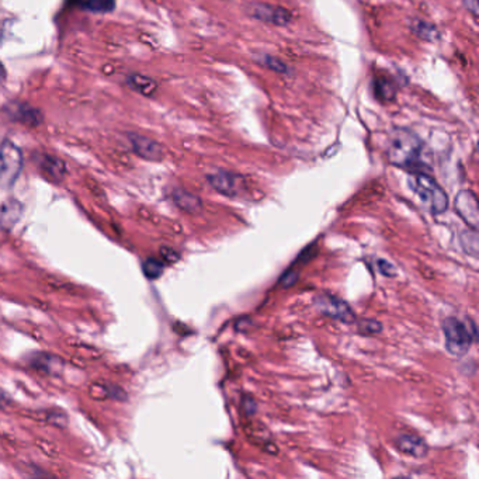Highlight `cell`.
Listing matches in <instances>:
<instances>
[{
  "mask_svg": "<svg viewBox=\"0 0 479 479\" xmlns=\"http://www.w3.org/2000/svg\"><path fill=\"white\" fill-rule=\"evenodd\" d=\"M411 189L435 214H443L444 211H447L448 197L433 177L424 173L413 174L411 177Z\"/></svg>",
  "mask_w": 479,
  "mask_h": 479,
  "instance_id": "3957f363",
  "label": "cell"
},
{
  "mask_svg": "<svg viewBox=\"0 0 479 479\" xmlns=\"http://www.w3.org/2000/svg\"><path fill=\"white\" fill-rule=\"evenodd\" d=\"M173 201L179 208L187 212H198L203 207L200 197L184 190H176L173 193Z\"/></svg>",
  "mask_w": 479,
  "mask_h": 479,
  "instance_id": "4fadbf2b",
  "label": "cell"
},
{
  "mask_svg": "<svg viewBox=\"0 0 479 479\" xmlns=\"http://www.w3.org/2000/svg\"><path fill=\"white\" fill-rule=\"evenodd\" d=\"M447 350L454 356H464L478 337L476 326L472 321L461 322L457 318H447L443 322Z\"/></svg>",
  "mask_w": 479,
  "mask_h": 479,
  "instance_id": "7a4b0ae2",
  "label": "cell"
},
{
  "mask_svg": "<svg viewBox=\"0 0 479 479\" xmlns=\"http://www.w3.org/2000/svg\"><path fill=\"white\" fill-rule=\"evenodd\" d=\"M464 8L474 16H478V0H464Z\"/></svg>",
  "mask_w": 479,
  "mask_h": 479,
  "instance_id": "d4e9b609",
  "label": "cell"
},
{
  "mask_svg": "<svg viewBox=\"0 0 479 479\" xmlns=\"http://www.w3.org/2000/svg\"><path fill=\"white\" fill-rule=\"evenodd\" d=\"M20 116V120L23 122H27V124H38V112L34 110V109H30L29 105H21V109L20 112L17 113Z\"/></svg>",
  "mask_w": 479,
  "mask_h": 479,
  "instance_id": "44dd1931",
  "label": "cell"
},
{
  "mask_svg": "<svg viewBox=\"0 0 479 479\" xmlns=\"http://www.w3.org/2000/svg\"><path fill=\"white\" fill-rule=\"evenodd\" d=\"M144 273H145V276L148 279L155 280V279H157L159 276L164 273V264L159 260H156V259H148L144 263Z\"/></svg>",
  "mask_w": 479,
  "mask_h": 479,
  "instance_id": "ffe728a7",
  "label": "cell"
},
{
  "mask_svg": "<svg viewBox=\"0 0 479 479\" xmlns=\"http://www.w3.org/2000/svg\"><path fill=\"white\" fill-rule=\"evenodd\" d=\"M21 217V204L18 201H8L0 208V225L10 229Z\"/></svg>",
  "mask_w": 479,
  "mask_h": 479,
  "instance_id": "7c38bea8",
  "label": "cell"
},
{
  "mask_svg": "<svg viewBox=\"0 0 479 479\" xmlns=\"http://www.w3.org/2000/svg\"><path fill=\"white\" fill-rule=\"evenodd\" d=\"M9 398H8V395L2 391V389H0V409H3V408H6L8 405H9Z\"/></svg>",
  "mask_w": 479,
  "mask_h": 479,
  "instance_id": "83f0119b",
  "label": "cell"
},
{
  "mask_svg": "<svg viewBox=\"0 0 479 479\" xmlns=\"http://www.w3.org/2000/svg\"><path fill=\"white\" fill-rule=\"evenodd\" d=\"M395 86L388 79H377L376 81V94L381 101H391L395 99Z\"/></svg>",
  "mask_w": 479,
  "mask_h": 479,
  "instance_id": "d6986e66",
  "label": "cell"
},
{
  "mask_svg": "<svg viewBox=\"0 0 479 479\" xmlns=\"http://www.w3.org/2000/svg\"><path fill=\"white\" fill-rule=\"evenodd\" d=\"M33 365L34 368L48 372V374H54L62 367V361L51 354H37V357H34Z\"/></svg>",
  "mask_w": 479,
  "mask_h": 479,
  "instance_id": "5bb4252c",
  "label": "cell"
},
{
  "mask_svg": "<svg viewBox=\"0 0 479 479\" xmlns=\"http://www.w3.org/2000/svg\"><path fill=\"white\" fill-rule=\"evenodd\" d=\"M315 307L319 312H322L333 319H337V321H341L344 324H352L356 319L350 307L333 296H318L315 298Z\"/></svg>",
  "mask_w": 479,
  "mask_h": 479,
  "instance_id": "5b68a950",
  "label": "cell"
},
{
  "mask_svg": "<svg viewBox=\"0 0 479 479\" xmlns=\"http://www.w3.org/2000/svg\"><path fill=\"white\" fill-rule=\"evenodd\" d=\"M461 246L465 253H468L472 257H478L479 255V237L476 229L465 231L461 235Z\"/></svg>",
  "mask_w": 479,
  "mask_h": 479,
  "instance_id": "e0dca14e",
  "label": "cell"
},
{
  "mask_svg": "<svg viewBox=\"0 0 479 479\" xmlns=\"http://www.w3.org/2000/svg\"><path fill=\"white\" fill-rule=\"evenodd\" d=\"M5 79H6V69H5L3 64L0 62V83L5 82Z\"/></svg>",
  "mask_w": 479,
  "mask_h": 479,
  "instance_id": "f1b7e54d",
  "label": "cell"
},
{
  "mask_svg": "<svg viewBox=\"0 0 479 479\" xmlns=\"http://www.w3.org/2000/svg\"><path fill=\"white\" fill-rule=\"evenodd\" d=\"M117 0H68L70 6L92 13H110L114 10Z\"/></svg>",
  "mask_w": 479,
  "mask_h": 479,
  "instance_id": "8fae6325",
  "label": "cell"
},
{
  "mask_svg": "<svg viewBox=\"0 0 479 479\" xmlns=\"http://www.w3.org/2000/svg\"><path fill=\"white\" fill-rule=\"evenodd\" d=\"M162 256H164L168 261H176V260L179 259V255H177L174 250L166 249V248L162 249Z\"/></svg>",
  "mask_w": 479,
  "mask_h": 479,
  "instance_id": "484cf974",
  "label": "cell"
},
{
  "mask_svg": "<svg viewBox=\"0 0 479 479\" xmlns=\"http://www.w3.org/2000/svg\"><path fill=\"white\" fill-rule=\"evenodd\" d=\"M129 140L134 152L142 159H146V161H161L164 157V149L156 141L142 135H131Z\"/></svg>",
  "mask_w": 479,
  "mask_h": 479,
  "instance_id": "ba28073f",
  "label": "cell"
},
{
  "mask_svg": "<svg viewBox=\"0 0 479 479\" xmlns=\"http://www.w3.org/2000/svg\"><path fill=\"white\" fill-rule=\"evenodd\" d=\"M297 281V274L296 273H289V274H287L284 279H283V285L284 287H289V285H292V284H294Z\"/></svg>",
  "mask_w": 479,
  "mask_h": 479,
  "instance_id": "4316f807",
  "label": "cell"
},
{
  "mask_svg": "<svg viewBox=\"0 0 479 479\" xmlns=\"http://www.w3.org/2000/svg\"><path fill=\"white\" fill-rule=\"evenodd\" d=\"M454 207L457 214L468 224L472 229H478L479 225V208L476 196L469 190H463L457 194Z\"/></svg>",
  "mask_w": 479,
  "mask_h": 479,
  "instance_id": "8992f818",
  "label": "cell"
},
{
  "mask_svg": "<svg viewBox=\"0 0 479 479\" xmlns=\"http://www.w3.org/2000/svg\"><path fill=\"white\" fill-rule=\"evenodd\" d=\"M23 168L21 151L10 141L0 145V185L9 187L18 177Z\"/></svg>",
  "mask_w": 479,
  "mask_h": 479,
  "instance_id": "277c9868",
  "label": "cell"
},
{
  "mask_svg": "<svg viewBox=\"0 0 479 479\" xmlns=\"http://www.w3.org/2000/svg\"><path fill=\"white\" fill-rule=\"evenodd\" d=\"M378 269H380V272L384 274V276H387V277H393L395 274H396V270H395V268H393V264L392 263H389V261H387V260H378Z\"/></svg>",
  "mask_w": 479,
  "mask_h": 479,
  "instance_id": "cb8c5ba5",
  "label": "cell"
},
{
  "mask_svg": "<svg viewBox=\"0 0 479 479\" xmlns=\"http://www.w3.org/2000/svg\"><path fill=\"white\" fill-rule=\"evenodd\" d=\"M41 168L49 177H54L55 180H61L65 174V166L57 157L44 156L41 159Z\"/></svg>",
  "mask_w": 479,
  "mask_h": 479,
  "instance_id": "9a60e30c",
  "label": "cell"
},
{
  "mask_svg": "<svg viewBox=\"0 0 479 479\" xmlns=\"http://www.w3.org/2000/svg\"><path fill=\"white\" fill-rule=\"evenodd\" d=\"M387 155L392 165L412 170L422 166L423 144L412 131L398 128L389 137Z\"/></svg>",
  "mask_w": 479,
  "mask_h": 479,
  "instance_id": "6da1fadb",
  "label": "cell"
},
{
  "mask_svg": "<svg viewBox=\"0 0 479 479\" xmlns=\"http://www.w3.org/2000/svg\"><path fill=\"white\" fill-rule=\"evenodd\" d=\"M360 331L363 333L376 335V333H380L383 331V326L377 321H363V324L360 325Z\"/></svg>",
  "mask_w": 479,
  "mask_h": 479,
  "instance_id": "603a6c76",
  "label": "cell"
},
{
  "mask_svg": "<svg viewBox=\"0 0 479 479\" xmlns=\"http://www.w3.org/2000/svg\"><path fill=\"white\" fill-rule=\"evenodd\" d=\"M252 14L257 20L270 23L274 25H287L291 21L289 12H287L285 9L277 8V6H270V5H264V3L255 5Z\"/></svg>",
  "mask_w": 479,
  "mask_h": 479,
  "instance_id": "52a82bcc",
  "label": "cell"
},
{
  "mask_svg": "<svg viewBox=\"0 0 479 479\" xmlns=\"http://www.w3.org/2000/svg\"><path fill=\"white\" fill-rule=\"evenodd\" d=\"M263 62H264V65H268V66H269L270 69H273V70H277V72H280V73H285V72H287L285 64H284L283 61L274 58V57L264 55V57H263Z\"/></svg>",
  "mask_w": 479,
  "mask_h": 479,
  "instance_id": "7402d4cb",
  "label": "cell"
},
{
  "mask_svg": "<svg viewBox=\"0 0 479 479\" xmlns=\"http://www.w3.org/2000/svg\"><path fill=\"white\" fill-rule=\"evenodd\" d=\"M396 447L408 456L415 458H424L428 456L429 447L426 441L415 435H401L396 439Z\"/></svg>",
  "mask_w": 479,
  "mask_h": 479,
  "instance_id": "30bf717a",
  "label": "cell"
},
{
  "mask_svg": "<svg viewBox=\"0 0 479 479\" xmlns=\"http://www.w3.org/2000/svg\"><path fill=\"white\" fill-rule=\"evenodd\" d=\"M412 30H413V33H415L417 37H420V38H423V40H426V41H435V40H437L439 36H440V34H439V30L435 27L433 24L426 23V21H422V20L413 21V24H412Z\"/></svg>",
  "mask_w": 479,
  "mask_h": 479,
  "instance_id": "2e32d148",
  "label": "cell"
},
{
  "mask_svg": "<svg viewBox=\"0 0 479 479\" xmlns=\"http://www.w3.org/2000/svg\"><path fill=\"white\" fill-rule=\"evenodd\" d=\"M129 85L142 94H152L156 90V83L149 77L141 75H132L129 77Z\"/></svg>",
  "mask_w": 479,
  "mask_h": 479,
  "instance_id": "ac0fdd59",
  "label": "cell"
},
{
  "mask_svg": "<svg viewBox=\"0 0 479 479\" xmlns=\"http://www.w3.org/2000/svg\"><path fill=\"white\" fill-rule=\"evenodd\" d=\"M208 181L218 193L229 196V197L237 194L239 184H241V179L229 173V172H224V170H221L216 174H209Z\"/></svg>",
  "mask_w": 479,
  "mask_h": 479,
  "instance_id": "9c48e42d",
  "label": "cell"
}]
</instances>
